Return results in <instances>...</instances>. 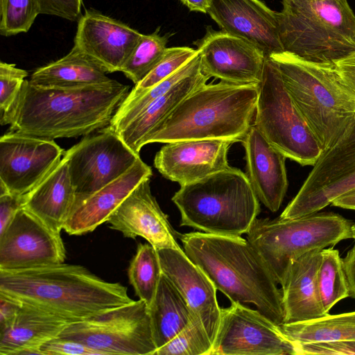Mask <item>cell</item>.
<instances>
[{
  "label": "cell",
  "instance_id": "cell-44",
  "mask_svg": "<svg viewBox=\"0 0 355 355\" xmlns=\"http://www.w3.org/2000/svg\"><path fill=\"white\" fill-rule=\"evenodd\" d=\"M335 67L343 83L355 98V53L338 62Z\"/></svg>",
  "mask_w": 355,
  "mask_h": 355
},
{
  "label": "cell",
  "instance_id": "cell-31",
  "mask_svg": "<svg viewBox=\"0 0 355 355\" xmlns=\"http://www.w3.org/2000/svg\"><path fill=\"white\" fill-rule=\"evenodd\" d=\"M201 68L199 51L173 74L128 103H122L116 112L110 127L116 132L123 129L152 102L168 92L177 83Z\"/></svg>",
  "mask_w": 355,
  "mask_h": 355
},
{
  "label": "cell",
  "instance_id": "cell-42",
  "mask_svg": "<svg viewBox=\"0 0 355 355\" xmlns=\"http://www.w3.org/2000/svg\"><path fill=\"white\" fill-rule=\"evenodd\" d=\"M25 195L17 196L8 192L0 194V234L10 223L17 211L24 207Z\"/></svg>",
  "mask_w": 355,
  "mask_h": 355
},
{
  "label": "cell",
  "instance_id": "cell-13",
  "mask_svg": "<svg viewBox=\"0 0 355 355\" xmlns=\"http://www.w3.org/2000/svg\"><path fill=\"white\" fill-rule=\"evenodd\" d=\"M299 355L280 326L240 302L223 308L210 355Z\"/></svg>",
  "mask_w": 355,
  "mask_h": 355
},
{
  "label": "cell",
  "instance_id": "cell-8",
  "mask_svg": "<svg viewBox=\"0 0 355 355\" xmlns=\"http://www.w3.org/2000/svg\"><path fill=\"white\" fill-rule=\"evenodd\" d=\"M353 223L333 212L275 219L256 218L247 240L259 253L279 284L290 264L305 253L352 239Z\"/></svg>",
  "mask_w": 355,
  "mask_h": 355
},
{
  "label": "cell",
  "instance_id": "cell-11",
  "mask_svg": "<svg viewBox=\"0 0 355 355\" xmlns=\"http://www.w3.org/2000/svg\"><path fill=\"white\" fill-rule=\"evenodd\" d=\"M75 204L115 180L140 158L110 125L85 135L64 151Z\"/></svg>",
  "mask_w": 355,
  "mask_h": 355
},
{
  "label": "cell",
  "instance_id": "cell-33",
  "mask_svg": "<svg viewBox=\"0 0 355 355\" xmlns=\"http://www.w3.org/2000/svg\"><path fill=\"white\" fill-rule=\"evenodd\" d=\"M318 286L322 304L327 313L337 302L349 297L343 259L337 250L327 248L322 250Z\"/></svg>",
  "mask_w": 355,
  "mask_h": 355
},
{
  "label": "cell",
  "instance_id": "cell-24",
  "mask_svg": "<svg viewBox=\"0 0 355 355\" xmlns=\"http://www.w3.org/2000/svg\"><path fill=\"white\" fill-rule=\"evenodd\" d=\"M322 250L309 251L290 264L281 284L284 323L306 322L329 314L322 304L318 286Z\"/></svg>",
  "mask_w": 355,
  "mask_h": 355
},
{
  "label": "cell",
  "instance_id": "cell-9",
  "mask_svg": "<svg viewBox=\"0 0 355 355\" xmlns=\"http://www.w3.org/2000/svg\"><path fill=\"white\" fill-rule=\"evenodd\" d=\"M253 125L275 148L302 166H313L322 150L267 57Z\"/></svg>",
  "mask_w": 355,
  "mask_h": 355
},
{
  "label": "cell",
  "instance_id": "cell-34",
  "mask_svg": "<svg viewBox=\"0 0 355 355\" xmlns=\"http://www.w3.org/2000/svg\"><path fill=\"white\" fill-rule=\"evenodd\" d=\"M167 42L168 36H161L158 29L150 35L143 34L121 71L135 85L139 83L161 60Z\"/></svg>",
  "mask_w": 355,
  "mask_h": 355
},
{
  "label": "cell",
  "instance_id": "cell-39",
  "mask_svg": "<svg viewBox=\"0 0 355 355\" xmlns=\"http://www.w3.org/2000/svg\"><path fill=\"white\" fill-rule=\"evenodd\" d=\"M40 349L42 355H102L80 342L60 336L44 343Z\"/></svg>",
  "mask_w": 355,
  "mask_h": 355
},
{
  "label": "cell",
  "instance_id": "cell-4",
  "mask_svg": "<svg viewBox=\"0 0 355 355\" xmlns=\"http://www.w3.org/2000/svg\"><path fill=\"white\" fill-rule=\"evenodd\" d=\"M258 95L259 84L205 83L159 123L142 146L193 139L241 141L254 123Z\"/></svg>",
  "mask_w": 355,
  "mask_h": 355
},
{
  "label": "cell",
  "instance_id": "cell-47",
  "mask_svg": "<svg viewBox=\"0 0 355 355\" xmlns=\"http://www.w3.org/2000/svg\"><path fill=\"white\" fill-rule=\"evenodd\" d=\"M190 10L207 13L211 0H180Z\"/></svg>",
  "mask_w": 355,
  "mask_h": 355
},
{
  "label": "cell",
  "instance_id": "cell-30",
  "mask_svg": "<svg viewBox=\"0 0 355 355\" xmlns=\"http://www.w3.org/2000/svg\"><path fill=\"white\" fill-rule=\"evenodd\" d=\"M284 335L295 343L355 340V311L302 322L283 323Z\"/></svg>",
  "mask_w": 355,
  "mask_h": 355
},
{
  "label": "cell",
  "instance_id": "cell-25",
  "mask_svg": "<svg viewBox=\"0 0 355 355\" xmlns=\"http://www.w3.org/2000/svg\"><path fill=\"white\" fill-rule=\"evenodd\" d=\"M70 324L36 306L24 304L11 324L0 332L1 355H42L40 347Z\"/></svg>",
  "mask_w": 355,
  "mask_h": 355
},
{
  "label": "cell",
  "instance_id": "cell-27",
  "mask_svg": "<svg viewBox=\"0 0 355 355\" xmlns=\"http://www.w3.org/2000/svg\"><path fill=\"white\" fill-rule=\"evenodd\" d=\"M209 79L201 68L177 83L168 92L152 102L123 129L117 132L122 140L139 155L147 135L191 92Z\"/></svg>",
  "mask_w": 355,
  "mask_h": 355
},
{
  "label": "cell",
  "instance_id": "cell-10",
  "mask_svg": "<svg viewBox=\"0 0 355 355\" xmlns=\"http://www.w3.org/2000/svg\"><path fill=\"white\" fill-rule=\"evenodd\" d=\"M60 337L80 342L102 355H155L148 304L139 300L69 324Z\"/></svg>",
  "mask_w": 355,
  "mask_h": 355
},
{
  "label": "cell",
  "instance_id": "cell-17",
  "mask_svg": "<svg viewBox=\"0 0 355 355\" xmlns=\"http://www.w3.org/2000/svg\"><path fill=\"white\" fill-rule=\"evenodd\" d=\"M143 34L96 10L78 20L74 47L106 73L121 71Z\"/></svg>",
  "mask_w": 355,
  "mask_h": 355
},
{
  "label": "cell",
  "instance_id": "cell-18",
  "mask_svg": "<svg viewBox=\"0 0 355 355\" xmlns=\"http://www.w3.org/2000/svg\"><path fill=\"white\" fill-rule=\"evenodd\" d=\"M232 144L223 139L166 143L156 153L154 166L165 178L183 186L230 168L227 152Z\"/></svg>",
  "mask_w": 355,
  "mask_h": 355
},
{
  "label": "cell",
  "instance_id": "cell-28",
  "mask_svg": "<svg viewBox=\"0 0 355 355\" xmlns=\"http://www.w3.org/2000/svg\"><path fill=\"white\" fill-rule=\"evenodd\" d=\"M106 72L76 47L62 58L36 69L30 83L52 88H77L111 82Z\"/></svg>",
  "mask_w": 355,
  "mask_h": 355
},
{
  "label": "cell",
  "instance_id": "cell-26",
  "mask_svg": "<svg viewBox=\"0 0 355 355\" xmlns=\"http://www.w3.org/2000/svg\"><path fill=\"white\" fill-rule=\"evenodd\" d=\"M76 200L67 159L63 156L58 165L32 191L25 194L24 207L52 230L60 232Z\"/></svg>",
  "mask_w": 355,
  "mask_h": 355
},
{
  "label": "cell",
  "instance_id": "cell-36",
  "mask_svg": "<svg viewBox=\"0 0 355 355\" xmlns=\"http://www.w3.org/2000/svg\"><path fill=\"white\" fill-rule=\"evenodd\" d=\"M198 52V49L188 46L167 48L158 64L141 81L135 85L123 103L130 102L173 74Z\"/></svg>",
  "mask_w": 355,
  "mask_h": 355
},
{
  "label": "cell",
  "instance_id": "cell-46",
  "mask_svg": "<svg viewBox=\"0 0 355 355\" xmlns=\"http://www.w3.org/2000/svg\"><path fill=\"white\" fill-rule=\"evenodd\" d=\"M331 205L343 209L355 210V189L336 198Z\"/></svg>",
  "mask_w": 355,
  "mask_h": 355
},
{
  "label": "cell",
  "instance_id": "cell-7",
  "mask_svg": "<svg viewBox=\"0 0 355 355\" xmlns=\"http://www.w3.org/2000/svg\"><path fill=\"white\" fill-rule=\"evenodd\" d=\"M171 200L180 226L224 236L247 234L261 210L246 174L232 166L181 186Z\"/></svg>",
  "mask_w": 355,
  "mask_h": 355
},
{
  "label": "cell",
  "instance_id": "cell-38",
  "mask_svg": "<svg viewBox=\"0 0 355 355\" xmlns=\"http://www.w3.org/2000/svg\"><path fill=\"white\" fill-rule=\"evenodd\" d=\"M28 73L13 64L0 62V120L13 107Z\"/></svg>",
  "mask_w": 355,
  "mask_h": 355
},
{
  "label": "cell",
  "instance_id": "cell-32",
  "mask_svg": "<svg viewBox=\"0 0 355 355\" xmlns=\"http://www.w3.org/2000/svg\"><path fill=\"white\" fill-rule=\"evenodd\" d=\"M162 271L157 249L139 243L130 261L128 277L136 295L149 306L155 297Z\"/></svg>",
  "mask_w": 355,
  "mask_h": 355
},
{
  "label": "cell",
  "instance_id": "cell-35",
  "mask_svg": "<svg viewBox=\"0 0 355 355\" xmlns=\"http://www.w3.org/2000/svg\"><path fill=\"white\" fill-rule=\"evenodd\" d=\"M212 347L213 342L203 324L195 318L171 340L157 349L155 355H210Z\"/></svg>",
  "mask_w": 355,
  "mask_h": 355
},
{
  "label": "cell",
  "instance_id": "cell-48",
  "mask_svg": "<svg viewBox=\"0 0 355 355\" xmlns=\"http://www.w3.org/2000/svg\"><path fill=\"white\" fill-rule=\"evenodd\" d=\"M351 230H352V239L354 240V242H355V223H354L352 225ZM354 246H355V244H354Z\"/></svg>",
  "mask_w": 355,
  "mask_h": 355
},
{
  "label": "cell",
  "instance_id": "cell-41",
  "mask_svg": "<svg viewBox=\"0 0 355 355\" xmlns=\"http://www.w3.org/2000/svg\"><path fill=\"white\" fill-rule=\"evenodd\" d=\"M299 355L339 354L355 355V340L297 343Z\"/></svg>",
  "mask_w": 355,
  "mask_h": 355
},
{
  "label": "cell",
  "instance_id": "cell-22",
  "mask_svg": "<svg viewBox=\"0 0 355 355\" xmlns=\"http://www.w3.org/2000/svg\"><path fill=\"white\" fill-rule=\"evenodd\" d=\"M241 142L245 149L246 175L258 200L270 211H277L288 186L286 157L254 125Z\"/></svg>",
  "mask_w": 355,
  "mask_h": 355
},
{
  "label": "cell",
  "instance_id": "cell-5",
  "mask_svg": "<svg viewBox=\"0 0 355 355\" xmlns=\"http://www.w3.org/2000/svg\"><path fill=\"white\" fill-rule=\"evenodd\" d=\"M268 58L322 152L333 146L355 121V98L335 65L308 62L286 51Z\"/></svg>",
  "mask_w": 355,
  "mask_h": 355
},
{
  "label": "cell",
  "instance_id": "cell-12",
  "mask_svg": "<svg viewBox=\"0 0 355 355\" xmlns=\"http://www.w3.org/2000/svg\"><path fill=\"white\" fill-rule=\"evenodd\" d=\"M313 166L280 218H294L318 212L355 189V121L344 136L322 153Z\"/></svg>",
  "mask_w": 355,
  "mask_h": 355
},
{
  "label": "cell",
  "instance_id": "cell-1",
  "mask_svg": "<svg viewBox=\"0 0 355 355\" xmlns=\"http://www.w3.org/2000/svg\"><path fill=\"white\" fill-rule=\"evenodd\" d=\"M116 80L77 88L35 86L25 80L1 125L9 132L54 140L85 136L110 125L130 93Z\"/></svg>",
  "mask_w": 355,
  "mask_h": 355
},
{
  "label": "cell",
  "instance_id": "cell-37",
  "mask_svg": "<svg viewBox=\"0 0 355 355\" xmlns=\"http://www.w3.org/2000/svg\"><path fill=\"white\" fill-rule=\"evenodd\" d=\"M0 33H26L40 13L38 0H1Z\"/></svg>",
  "mask_w": 355,
  "mask_h": 355
},
{
  "label": "cell",
  "instance_id": "cell-23",
  "mask_svg": "<svg viewBox=\"0 0 355 355\" xmlns=\"http://www.w3.org/2000/svg\"><path fill=\"white\" fill-rule=\"evenodd\" d=\"M152 175L151 167L139 158L119 178L75 204L63 230L69 235H83L94 231L107 222L141 181Z\"/></svg>",
  "mask_w": 355,
  "mask_h": 355
},
{
  "label": "cell",
  "instance_id": "cell-29",
  "mask_svg": "<svg viewBox=\"0 0 355 355\" xmlns=\"http://www.w3.org/2000/svg\"><path fill=\"white\" fill-rule=\"evenodd\" d=\"M148 309L154 341L157 349L197 318L182 295L163 273Z\"/></svg>",
  "mask_w": 355,
  "mask_h": 355
},
{
  "label": "cell",
  "instance_id": "cell-6",
  "mask_svg": "<svg viewBox=\"0 0 355 355\" xmlns=\"http://www.w3.org/2000/svg\"><path fill=\"white\" fill-rule=\"evenodd\" d=\"M277 12L284 51L335 65L355 53V15L347 0H282Z\"/></svg>",
  "mask_w": 355,
  "mask_h": 355
},
{
  "label": "cell",
  "instance_id": "cell-3",
  "mask_svg": "<svg viewBox=\"0 0 355 355\" xmlns=\"http://www.w3.org/2000/svg\"><path fill=\"white\" fill-rule=\"evenodd\" d=\"M179 236L187 257L231 303L253 304L274 323L280 326L284 322L282 291L247 239L199 232Z\"/></svg>",
  "mask_w": 355,
  "mask_h": 355
},
{
  "label": "cell",
  "instance_id": "cell-21",
  "mask_svg": "<svg viewBox=\"0 0 355 355\" xmlns=\"http://www.w3.org/2000/svg\"><path fill=\"white\" fill-rule=\"evenodd\" d=\"M207 13L222 31L250 42L267 57L284 51L277 12L260 0H211Z\"/></svg>",
  "mask_w": 355,
  "mask_h": 355
},
{
  "label": "cell",
  "instance_id": "cell-14",
  "mask_svg": "<svg viewBox=\"0 0 355 355\" xmlns=\"http://www.w3.org/2000/svg\"><path fill=\"white\" fill-rule=\"evenodd\" d=\"M64 150L54 140L15 132L0 138V194L23 196L60 162Z\"/></svg>",
  "mask_w": 355,
  "mask_h": 355
},
{
  "label": "cell",
  "instance_id": "cell-40",
  "mask_svg": "<svg viewBox=\"0 0 355 355\" xmlns=\"http://www.w3.org/2000/svg\"><path fill=\"white\" fill-rule=\"evenodd\" d=\"M40 13L56 16L69 21L80 17L83 0H38Z\"/></svg>",
  "mask_w": 355,
  "mask_h": 355
},
{
  "label": "cell",
  "instance_id": "cell-2",
  "mask_svg": "<svg viewBox=\"0 0 355 355\" xmlns=\"http://www.w3.org/2000/svg\"><path fill=\"white\" fill-rule=\"evenodd\" d=\"M0 293L70 323L133 301L122 284L104 281L84 266L64 263L0 270Z\"/></svg>",
  "mask_w": 355,
  "mask_h": 355
},
{
  "label": "cell",
  "instance_id": "cell-45",
  "mask_svg": "<svg viewBox=\"0 0 355 355\" xmlns=\"http://www.w3.org/2000/svg\"><path fill=\"white\" fill-rule=\"evenodd\" d=\"M344 269L347 279L349 297L355 299V246L343 259Z\"/></svg>",
  "mask_w": 355,
  "mask_h": 355
},
{
  "label": "cell",
  "instance_id": "cell-20",
  "mask_svg": "<svg viewBox=\"0 0 355 355\" xmlns=\"http://www.w3.org/2000/svg\"><path fill=\"white\" fill-rule=\"evenodd\" d=\"M157 250L162 273L184 298L193 315L202 322L214 342L221 311L217 301L215 286L182 248Z\"/></svg>",
  "mask_w": 355,
  "mask_h": 355
},
{
  "label": "cell",
  "instance_id": "cell-19",
  "mask_svg": "<svg viewBox=\"0 0 355 355\" xmlns=\"http://www.w3.org/2000/svg\"><path fill=\"white\" fill-rule=\"evenodd\" d=\"M150 178L141 181L110 216L111 229L125 237L145 239L157 250L181 248L180 236L172 227L168 216L161 209L150 189Z\"/></svg>",
  "mask_w": 355,
  "mask_h": 355
},
{
  "label": "cell",
  "instance_id": "cell-15",
  "mask_svg": "<svg viewBox=\"0 0 355 355\" xmlns=\"http://www.w3.org/2000/svg\"><path fill=\"white\" fill-rule=\"evenodd\" d=\"M65 258L60 232L50 228L24 207L0 234V270L62 263Z\"/></svg>",
  "mask_w": 355,
  "mask_h": 355
},
{
  "label": "cell",
  "instance_id": "cell-43",
  "mask_svg": "<svg viewBox=\"0 0 355 355\" xmlns=\"http://www.w3.org/2000/svg\"><path fill=\"white\" fill-rule=\"evenodd\" d=\"M21 306L19 300L0 293V332L11 324Z\"/></svg>",
  "mask_w": 355,
  "mask_h": 355
},
{
  "label": "cell",
  "instance_id": "cell-16",
  "mask_svg": "<svg viewBox=\"0 0 355 355\" xmlns=\"http://www.w3.org/2000/svg\"><path fill=\"white\" fill-rule=\"evenodd\" d=\"M195 43L202 72L209 78L240 85L261 81L267 56L250 42L209 26L205 36Z\"/></svg>",
  "mask_w": 355,
  "mask_h": 355
}]
</instances>
